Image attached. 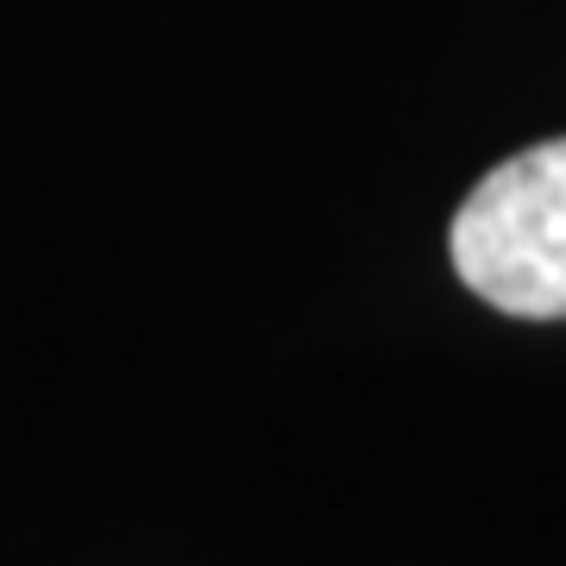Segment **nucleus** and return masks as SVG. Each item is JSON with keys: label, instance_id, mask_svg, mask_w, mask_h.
<instances>
[{"label": "nucleus", "instance_id": "1", "mask_svg": "<svg viewBox=\"0 0 566 566\" xmlns=\"http://www.w3.org/2000/svg\"><path fill=\"white\" fill-rule=\"evenodd\" d=\"M453 271L523 322H566V139L504 158L453 214Z\"/></svg>", "mask_w": 566, "mask_h": 566}]
</instances>
